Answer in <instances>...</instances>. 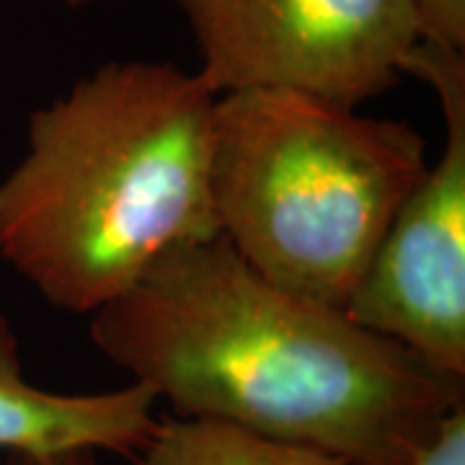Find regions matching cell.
Segmentation results:
<instances>
[{
  "label": "cell",
  "instance_id": "6da1fadb",
  "mask_svg": "<svg viewBox=\"0 0 465 465\" xmlns=\"http://www.w3.org/2000/svg\"><path fill=\"white\" fill-rule=\"evenodd\" d=\"M91 341L173 414L406 465L465 403L455 378L344 308L253 272L223 235L150 266L91 316Z\"/></svg>",
  "mask_w": 465,
  "mask_h": 465
},
{
  "label": "cell",
  "instance_id": "7a4b0ae2",
  "mask_svg": "<svg viewBox=\"0 0 465 465\" xmlns=\"http://www.w3.org/2000/svg\"><path fill=\"white\" fill-rule=\"evenodd\" d=\"M215 106L197 70L114 60L32 112L0 182V259L50 305L94 316L163 256L217 238Z\"/></svg>",
  "mask_w": 465,
  "mask_h": 465
},
{
  "label": "cell",
  "instance_id": "3957f363",
  "mask_svg": "<svg viewBox=\"0 0 465 465\" xmlns=\"http://www.w3.org/2000/svg\"><path fill=\"white\" fill-rule=\"evenodd\" d=\"M427 163L401 119L284 88L217 96L220 235L264 280L344 308Z\"/></svg>",
  "mask_w": 465,
  "mask_h": 465
},
{
  "label": "cell",
  "instance_id": "277c9868",
  "mask_svg": "<svg viewBox=\"0 0 465 465\" xmlns=\"http://www.w3.org/2000/svg\"><path fill=\"white\" fill-rule=\"evenodd\" d=\"M217 96L284 88L347 106L391 91L414 50L411 0H168Z\"/></svg>",
  "mask_w": 465,
  "mask_h": 465
},
{
  "label": "cell",
  "instance_id": "5b68a950",
  "mask_svg": "<svg viewBox=\"0 0 465 465\" xmlns=\"http://www.w3.org/2000/svg\"><path fill=\"white\" fill-rule=\"evenodd\" d=\"M403 75L437 94L445 148L403 197L344 311L465 378V52L416 42Z\"/></svg>",
  "mask_w": 465,
  "mask_h": 465
},
{
  "label": "cell",
  "instance_id": "8992f818",
  "mask_svg": "<svg viewBox=\"0 0 465 465\" xmlns=\"http://www.w3.org/2000/svg\"><path fill=\"white\" fill-rule=\"evenodd\" d=\"M155 393L130 382L109 393H54L24 375L21 341L0 313V450L26 455L116 452L134 458L155 427Z\"/></svg>",
  "mask_w": 465,
  "mask_h": 465
},
{
  "label": "cell",
  "instance_id": "52a82bcc",
  "mask_svg": "<svg viewBox=\"0 0 465 465\" xmlns=\"http://www.w3.org/2000/svg\"><path fill=\"white\" fill-rule=\"evenodd\" d=\"M96 465V463H94ZM134 465H357L339 455L246 432L215 419H158Z\"/></svg>",
  "mask_w": 465,
  "mask_h": 465
},
{
  "label": "cell",
  "instance_id": "ba28073f",
  "mask_svg": "<svg viewBox=\"0 0 465 465\" xmlns=\"http://www.w3.org/2000/svg\"><path fill=\"white\" fill-rule=\"evenodd\" d=\"M411 5L421 42L465 52V0H411Z\"/></svg>",
  "mask_w": 465,
  "mask_h": 465
},
{
  "label": "cell",
  "instance_id": "9c48e42d",
  "mask_svg": "<svg viewBox=\"0 0 465 465\" xmlns=\"http://www.w3.org/2000/svg\"><path fill=\"white\" fill-rule=\"evenodd\" d=\"M406 465H465V403L442 416L432 437Z\"/></svg>",
  "mask_w": 465,
  "mask_h": 465
},
{
  "label": "cell",
  "instance_id": "30bf717a",
  "mask_svg": "<svg viewBox=\"0 0 465 465\" xmlns=\"http://www.w3.org/2000/svg\"><path fill=\"white\" fill-rule=\"evenodd\" d=\"M96 452H57V455H26L11 452L5 465H94Z\"/></svg>",
  "mask_w": 465,
  "mask_h": 465
},
{
  "label": "cell",
  "instance_id": "8fae6325",
  "mask_svg": "<svg viewBox=\"0 0 465 465\" xmlns=\"http://www.w3.org/2000/svg\"><path fill=\"white\" fill-rule=\"evenodd\" d=\"M52 3H57L63 8H70V11H78V8H85L91 0H52Z\"/></svg>",
  "mask_w": 465,
  "mask_h": 465
}]
</instances>
